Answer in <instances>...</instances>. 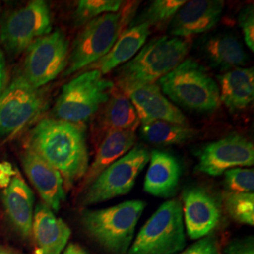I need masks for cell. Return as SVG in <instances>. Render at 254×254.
<instances>
[{
    "instance_id": "17",
    "label": "cell",
    "mask_w": 254,
    "mask_h": 254,
    "mask_svg": "<svg viewBox=\"0 0 254 254\" xmlns=\"http://www.w3.org/2000/svg\"><path fill=\"white\" fill-rule=\"evenodd\" d=\"M2 200L10 223L21 236L28 238L32 229L34 195L17 169L8 187L3 190Z\"/></svg>"
},
{
    "instance_id": "14",
    "label": "cell",
    "mask_w": 254,
    "mask_h": 254,
    "mask_svg": "<svg viewBox=\"0 0 254 254\" xmlns=\"http://www.w3.org/2000/svg\"><path fill=\"white\" fill-rule=\"evenodd\" d=\"M223 8L220 0L186 1L170 22L169 32L176 38L204 33L219 22Z\"/></svg>"
},
{
    "instance_id": "15",
    "label": "cell",
    "mask_w": 254,
    "mask_h": 254,
    "mask_svg": "<svg viewBox=\"0 0 254 254\" xmlns=\"http://www.w3.org/2000/svg\"><path fill=\"white\" fill-rule=\"evenodd\" d=\"M22 163L28 179L41 196L44 203L58 212L65 200L64 179L53 166L30 148L22 156Z\"/></svg>"
},
{
    "instance_id": "21",
    "label": "cell",
    "mask_w": 254,
    "mask_h": 254,
    "mask_svg": "<svg viewBox=\"0 0 254 254\" xmlns=\"http://www.w3.org/2000/svg\"><path fill=\"white\" fill-rule=\"evenodd\" d=\"M219 100L231 111L247 109L254 98V68H235L218 76Z\"/></svg>"
},
{
    "instance_id": "36",
    "label": "cell",
    "mask_w": 254,
    "mask_h": 254,
    "mask_svg": "<svg viewBox=\"0 0 254 254\" xmlns=\"http://www.w3.org/2000/svg\"><path fill=\"white\" fill-rule=\"evenodd\" d=\"M0 254H18L16 252L12 251L11 249L7 248V247H3L0 246Z\"/></svg>"
},
{
    "instance_id": "29",
    "label": "cell",
    "mask_w": 254,
    "mask_h": 254,
    "mask_svg": "<svg viewBox=\"0 0 254 254\" xmlns=\"http://www.w3.org/2000/svg\"><path fill=\"white\" fill-rule=\"evenodd\" d=\"M224 176L225 188L229 192L254 193V169L235 168L225 172Z\"/></svg>"
},
{
    "instance_id": "20",
    "label": "cell",
    "mask_w": 254,
    "mask_h": 254,
    "mask_svg": "<svg viewBox=\"0 0 254 254\" xmlns=\"http://www.w3.org/2000/svg\"><path fill=\"white\" fill-rule=\"evenodd\" d=\"M151 33L147 24L131 26L124 31L114 46L99 61L89 66L90 70H97L102 75L111 72L122 64L132 60L145 45L146 40Z\"/></svg>"
},
{
    "instance_id": "32",
    "label": "cell",
    "mask_w": 254,
    "mask_h": 254,
    "mask_svg": "<svg viewBox=\"0 0 254 254\" xmlns=\"http://www.w3.org/2000/svg\"><path fill=\"white\" fill-rule=\"evenodd\" d=\"M226 254H254L253 237L236 239L231 242L226 249Z\"/></svg>"
},
{
    "instance_id": "7",
    "label": "cell",
    "mask_w": 254,
    "mask_h": 254,
    "mask_svg": "<svg viewBox=\"0 0 254 254\" xmlns=\"http://www.w3.org/2000/svg\"><path fill=\"white\" fill-rule=\"evenodd\" d=\"M126 12L106 13L86 24L73 42L64 75H70L102 59L123 33Z\"/></svg>"
},
{
    "instance_id": "22",
    "label": "cell",
    "mask_w": 254,
    "mask_h": 254,
    "mask_svg": "<svg viewBox=\"0 0 254 254\" xmlns=\"http://www.w3.org/2000/svg\"><path fill=\"white\" fill-rule=\"evenodd\" d=\"M136 132L112 131L106 134L97 150L93 162L84 176V190L94 181L102 172L127 154L136 145Z\"/></svg>"
},
{
    "instance_id": "16",
    "label": "cell",
    "mask_w": 254,
    "mask_h": 254,
    "mask_svg": "<svg viewBox=\"0 0 254 254\" xmlns=\"http://www.w3.org/2000/svg\"><path fill=\"white\" fill-rule=\"evenodd\" d=\"M127 96L136 109L141 126L154 121L189 125L181 110L164 95L156 83L136 88Z\"/></svg>"
},
{
    "instance_id": "34",
    "label": "cell",
    "mask_w": 254,
    "mask_h": 254,
    "mask_svg": "<svg viewBox=\"0 0 254 254\" xmlns=\"http://www.w3.org/2000/svg\"><path fill=\"white\" fill-rule=\"evenodd\" d=\"M7 81H8L7 64H6V60L3 52L0 50V94L6 88Z\"/></svg>"
},
{
    "instance_id": "12",
    "label": "cell",
    "mask_w": 254,
    "mask_h": 254,
    "mask_svg": "<svg viewBox=\"0 0 254 254\" xmlns=\"http://www.w3.org/2000/svg\"><path fill=\"white\" fill-rule=\"evenodd\" d=\"M198 157L196 171L210 176H220L235 168L253 166L254 144L244 136L233 134L204 146Z\"/></svg>"
},
{
    "instance_id": "35",
    "label": "cell",
    "mask_w": 254,
    "mask_h": 254,
    "mask_svg": "<svg viewBox=\"0 0 254 254\" xmlns=\"http://www.w3.org/2000/svg\"><path fill=\"white\" fill-rule=\"evenodd\" d=\"M64 254H89L83 248L77 244L71 243L67 246L66 250L64 251Z\"/></svg>"
},
{
    "instance_id": "10",
    "label": "cell",
    "mask_w": 254,
    "mask_h": 254,
    "mask_svg": "<svg viewBox=\"0 0 254 254\" xmlns=\"http://www.w3.org/2000/svg\"><path fill=\"white\" fill-rule=\"evenodd\" d=\"M51 30L48 4L43 0H33L9 14L1 27L0 38L9 52L20 54L35 40L49 34Z\"/></svg>"
},
{
    "instance_id": "9",
    "label": "cell",
    "mask_w": 254,
    "mask_h": 254,
    "mask_svg": "<svg viewBox=\"0 0 254 254\" xmlns=\"http://www.w3.org/2000/svg\"><path fill=\"white\" fill-rule=\"evenodd\" d=\"M27 50L23 75L36 89L54 80L67 67L69 42L61 29L37 39Z\"/></svg>"
},
{
    "instance_id": "2",
    "label": "cell",
    "mask_w": 254,
    "mask_h": 254,
    "mask_svg": "<svg viewBox=\"0 0 254 254\" xmlns=\"http://www.w3.org/2000/svg\"><path fill=\"white\" fill-rule=\"evenodd\" d=\"M190 48L189 41L181 38H155L119 68L116 88L127 95L136 88L156 83L186 60Z\"/></svg>"
},
{
    "instance_id": "30",
    "label": "cell",
    "mask_w": 254,
    "mask_h": 254,
    "mask_svg": "<svg viewBox=\"0 0 254 254\" xmlns=\"http://www.w3.org/2000/svg\"><path fill=\"white\" fill-rule=\"evenodd\" d=\"M238 22L244 34L246 45L251 49L252 52H254V5H248L240 11Z\"/></svg>"
},
{
    "instance_id": "5",
    "label": "cell",
    "mask_w": 254,
    "mask_h": 254,
    "mask_svg": "<svg viewBox=\"0 0 254 254\" xmlns=\"http://www.w3.org/2000/svg\"><path fill=\"white\" fill-rule=\"evenodd\" d=\"M114 87L97 70L82 73L64 85L55 105L56 119L82 124L108 102Z\"/></svg>"
},
{
    "instance_id": "23",
    "label": "cell",
    "mask_w": 254,
    "mask_h": 254,
    "mask_svg": "<svg viewBox=\"0 0 254 254\" xmlns=\"http://www.w3.org/2000/svg\"><path fill=\"white\" fill-rule=\"evenodd\" d=\"M100 124L106 134L112 131L136 132L140 121L129 97L114 87L109 100L104 105Z\"/></svg>"
},
{
    "instance_id": "6",
    "label": "cell",
    "mask_w": 254,
    "mask_h": 254,
    "mask_svg": "<svg viewBox=\"0 0 254 254\" xmlns=\"http://www.w3.org/2000/svg\"><path fill=\"white\" fill-rule=\"evenodd\" d=\"M186 246L179 200L165 201L140 229L128 254H178Z\"/></svg>"
},
{
    "instance_id": "13",
    "label": "cell",
    "mask_w": 254,
    "mask_h": 254,
    "mask_svg": "<svg viewBox=\"0 0 254 254\" xmlns=\"http://www.w3.org/2000/svg\"><path fill=\"white\" fill-rule=\"evenodd\" d=\"M183 218L188 235L191 239H200L218 226L221 218L217 199L202 188L194 187L183 194Z\"/></svg>"
},
{
    "instance_id": "1",
    "label": "cell",
    "mask_w": 254,
    "mask_h": 254,
    "mask_svg": "<svg viewBox=\"0 0 254 254\" xmlns=\"http://www.w3.org/2000/svg\"><path fill=\"white\" fill-rule=\"evenodd\" d=\"M32 151L61 173L65 190L85 176L89 169L86 129L82 124L64 120H41L29 136Z\"/></svg>"
},
{
    "instance_id": "31",
    "label": "cell",
    "mask_w": 254,
    "mask_h": 254,
    "mask_svg": "<svg viewBox=\"0 0 254 254\" xmlns=\"http://www.w3.org/2000/svg\"><path fill=\"white\" fill-rule=\"evenodd\" d=\"M178 254H219L218 243L212 236L199 239L186 251Z\"/></svg>"
},
{
    "instance_id": "27",
    "label": "cell",
    "mask_w": 254,
    "mask_h": 254,
    "mask_svg": "<svg viewBox=\"0 0 254 254\" xmlns=\"http://www.w3.org/2000/svg\"><path fill=\"white\" fill-rule=\"evenodd\" d=\"M224 206L229 216L236 222L250 226L254 225V193L225 192Z\"/></svg>"
},
{
    "instance_id": "26",
    "label": "cell",
    "mask_w": 254,
    "mask_h": 254,
    "mask_svg": "<svg viewBox=\"0 0 254 254\" xmlns=\"http://www.w3.org/2000/svg\"><path fill=\"white\" fill-rule=\"evenodd\" d=\"M186 3L184 0H155L146 8L131 26L147 24L149 27L162 26L171 22L178 9Z\"/></svg>"
},
{
    "instance_id": "28",
    "label": "cell",
    "mask_w": 254,
    "mask_h": 254,
    "mask_svg": "<svg viewBox=\"0 0 254 254\" xmlns=\"http://www.w3.org/2000/svg\"><path fill=\"white\" fill-rule=\"evenodd\" d=\"M123 6L121 0H80L74 11L76 24H87L106 13L118 12Z\"/></svg>"
},
{
    "instance_id": "24",
    "label": "cell",
    "mask_w": 254,
    "mask_h": 254,
    "mask_svg": "<svg viewBox=\"0 0 254 254\" xmlns=\"http://www.w3.org/2000/svg\"><path fill=\"white\" fill-rule=\"evenodd\" d=\"M202 51L209 62L220 70L239 68L245 65L247 55L240 41L230 33H219L207 38Z\"/></svg>"
},
{
    "instance_id": "25",
    "label": "cell",
    "mask_w": 254,
    "mask_h": 254,
    "mask_svg": "<svg viewBox=\"0 0 254 254\" xmlns=\"http://www.w3.org/2000/svg\"><path fill=\"white\" fill-rule=\"evenodd\" d=\"M198 130L188 126L164 121H154L141 126L140 135L146 141L156 146L184 144L195 138Z\"/></svg>"
},
{
    "instance_id": "18",
    "label": "cell",
    "mask_w": 254,
    "mask_h": 254,
    "mask_svg": "<svg viewBox=\"0 0 254 254\" xmlns=\"http://www.w3.org/2000/svg\"><path fill=\"white\" fill-rule=\"evenodd\" d=\"M37 254H61L71 236V230L44 202L38 203L33 214L32 229Z\"/></svg>"
},
{
    "instance_id": "33",
    "label": "cell",
    "mask_w": 254,
    "mask_h": 254,
    "mask_svg": "<svg viewBox=\"0 0 254 254\" xmlns=\"http://www.w3.org/2000/svg\"><path fill=\"white\" fill-rule=\"evenodd\" d=\"M16 172V169H13L11 164L9 162H0V188L5 189L8 187L12 176Z\"/></svg>"
},
{
    "instance_id": "3",
    "label": "cell",
    "mask_w": 254,
    "mask_h": 254,
    "mask_svg": "<svg viewBox=\"0 0 254 254\" xmlns=\"http://www.w3.org/2000/svg\"><path fill=\"white\" fill-rule=\"evenodd\" d=\"M146 203L127 200L109 208L84 210L82 226L91 238L111 254H126L135 235Z\"/></svg>"
},
{
    "instance_id": "4",
    "label": "cell",
    "mask_w": 254,
    "mask_h": 254,
    "mask_svg": "<svg viewBox=\"0 0 254 254\" xmlns=\"http://www.w3.org/2000/svg\"><path fill=\"white\" fill-rule=\"evenodd\" d=\"M156 84L175 104L192 111L211 112L220 103L218 84L192 59H186Z\"/></svg>"
},
{
    "instance_id": "19",
    "label": "cell",
    "mask_w": 254,
    "mask_h": 254,
    "mask_svg": "<svg viewBox=\"0 0 254 254\" xmlns=\"http://www.w3.org/2000/svg\"><path fill=\"white\" fill-rule=\"evenodd\" d=\"M144 190L155 197L171 198L176 194L181 178L180 162L173 154L154 150L150 154Z\"/></svg>"
},
{
    "instance_id": "11",
    "label": "cell",
    "mask_w": 254,
    "mask_h": 254,
    "mask_svg": "<svg viewBox=\"0 0 254 254\" xmlns=\"http://www.w3.org/2000/svg\"><path fill=\"white\" fill-rule=\"evenodd\" d=\"M44 107L40 89L18 74L0 94V136L15 135L36 117Z\"/></svg>"
},
{
    "instance_id": "8",
    "label": "cell",
    "mask_w": 254,
    "mask_h": 254,
    "mask_svg": "<svg viewBox=\"0 0 254 254\" xmlns=\"http://www.w3.org/2000/svg\"><path fill=\"white\" fill-rule=\"evenodd\" d=\"M149 159L147 148L141 144L134 146L84 190L80 200L82 205L97 204L129 193Z\"/></svg>"
}]
</instances>
